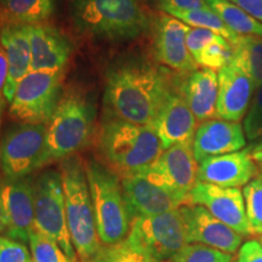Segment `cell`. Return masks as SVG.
Listing matches in <instances>:
<instances>
[{
  "mask_svg": "<svg viewBox=\"0 0 262 262\" xmlns=\"http://www.w3.org/2000/svg\"><path fill=\"white\" fill-rule=\"evenodd\" d=\"M231 66L238 68L250 78L256 91L262 86V38L239 37L233 44Z\"/></svg>",
  "mask_w": 262,
  "mask_h": 262,
  "instance_id": "d4e9b609",
  "label": "cell"
},
{
  "mask_svg": "<svg viewBox=\"0 0 262 262\" xmlns=\"http://www.w3.org/2000/svg\"><path fill=\"white\" fill-rule=\"evenodd\" d=\"M232 254L203 244H187L169 262H231Z\"/></svg>",
  "mask_w": 262,
  "mask_h": 262,
  "instance_id": "1f68e13d",
  "label": "cell"
},
{
  "mask_svg": "<svg viewBox=\"0 0 262 262\" xmlns=\"http://www.w3.org/2000/svg\"><path fill=\"white\" fill-rule=\"evenodd\" d=\"M219 96L216 103L217 119L239 123L247 116L255 89L250 78L228 64L217 72Z\"/></svg>",
  "mask_w": 262,
  "mask_h": 262,
  "instance_id": "d6986e66",
  "label": "cell"
},
{
  "mask_svg": "<svg viewBox=\"0 0 262 262\" xmlns=\"http://www.w3.org/2000/svg\"><path fill=\"white\" fill-rule=\"evenodd\" d=\"M5 233V224H4V214H3L2 201H0V234Z\"/></svg>",
  "mask_w": 262,
  "mask_h": 262,
  "instance_id": "60d3db41",
  "label": "cell"
},
{
  "mask_svg": "<svg viewBox=\"0 0 262 262\" xmlns=\"http://www.w3.org/2000/svg\"><path fill=\"white\" fill-rule=\"evenodd\" d=\"M48 124H19L0 141V168L5 179L28 178L48 164Z\"/></svg>",
  "mask_w": 262,
  "mask_h": 262,
  "instance_id": "52a82bcc",
  "label": "cell"
},
{
  "mask_svg": "<svg viewBox=\"0 0 262 262\" xmlns=\"http://www.w3.org/2000/svg\"><path fill=\"white\" fill-rule=\"evenodd\" d=\"M198 166L193 142L178 143L164 149L152 166L141 175L189 204V194L198 182Z\"/></svg>",
  "mask_w": 262,
  "mask_h": 262,
  "instance_id": "8fae6325",
  "label": "cell"
},
{
  "mask_svg": "<svg viewBox=\"0 0 262 262\" xmlns=\"http://www.w3.org/2000/svg\"><path fill=\"white\" fill-rule=\"evenodd\" d=\"M166 14L172 16V17L180 19L183 24L188 25L193 28H203L209 29V31L217 33L219 35L224 37L226 40H228L232 45L235 44L241 35H237L234 32H232L225 22L222 21L214 10L209 8L208 5L201 9L193 10H178L171 8H162Z\"/></svg>",
  "mask_w": 262,
  "mask_h": 262,
  "instance_id": "484cf974",
  "label": "cell"
},
{
  "mask_svg": "<svg viewBox=\"0 0 262 262\" xmlns=\"http://www.w3.org/2000/svg\"><path fill=\"white\" fill-rule=\"evenodd\" d=\"M196 118L180 93L172 91L150 124L162 142L163 148L168 149L173 145L193 142L196 126Z\"/></svg>",
  "mask_w": 262,
  "mask_h": 262,
  "instance_id": "ac0fdd59",
  "label": "cell"
},
{
  "mask_svg": "<svg viewBox=\"0 0 262 262\" xmlns=\"http://www.w3.org/2000/svg\"><path fill=\"white\" fill-rule=\"evenodd\" d=\"M0 262H32L31 251L24 243L0 235Z\"/></svg>",
  "mask_w": 262,
  "mask_h": 262,
  "instance_id": "836d02e7",
  "label": "cell"
},
{
  "mask_svg": "<svg viewBox=\"0 0 262 262\" xmlns=\"http://www.w3.org/2000/svg\"><path fill=\"white\" fill-rule=\"evenodd\" d=\"M189 204L204 206L238 234H250L244 195L239 188H225L210 183L196 182L189 194Z\"/></svg>",
  "mask_w": 262,
  "mask_h": 262,
  "instance_id": "4fadbf2b",
  "label": "cell"
},
{
  "mask_svg": "<svg viewBox=\"0 0 262 262\" xmlns=\"http://www.w3.org/2000/svg\"><path fill=\"white\" fill-rule=\"evenodd\" d=\"M237 262H262V245L257 241H249L242 245Z\"/></svg>",
  "mask_w": 262,
  "mask_h": 262,
  "instance_id": "d590c367",
  "label": "cell"
},
{
  "mask_svg": "<svg viewBox=\"0 0 262 262\" xmlns=\"http://www.w3.org/2000/svg\"><path fill=\"white\" fill-rule=\"evenodd\" d=\"M93 262H162L125 238L114 245H102Z\"/></svg>",
  "mask_w": 262,
  "mask_h": 262,
  "instance_id": "83f0119b",
  "label": "cell"
},
{
  "mask_svg": "<svg viewBox=\"0 0 262 262\" xmlns=\"http://www.w3.org/2000/svg\"><path fill=\"white\" fill-rule=\"evenodd\" d=\"M222 38L217 33L209 31V29L203 28H193L189 27L187 38H186V42H187V48L193 58H195L201 54L203 49L210 45L219 39Z\"/></svg>",
  "mask_w": 262,
  "mask_h": 262,
  "instance_id": "e575fe53",
  "label": "cell"
},
{
  "mask_svg": "<svg viewBox=\"0 0 262 262\" xmlns=\"http://www.w3.org/2000/svg\"><path fill=\"white\" fill-rule=\"evenodd\" d=\"M63 71L29 72L19 81L9 112L22 124H48L61 98Z\"/></svg>",
  "mask_w": 262,
  "mask_h": 262,
  "instance_id": "ba28073f",
  "label": "cell"
},
{
  "mask_svg": "<svg viewBox=\"0 0 262 262\" xmlns=\"http://www.w3.org/2000/svg\"><path fill=\"white\" fill-rule=\"evenodd\" d=\"M77 28L90 37L130 40L148 28V17L140 0H73Z\"/></svg>",
  "mask_w": 262,
  "mask_h": 262,
  "instance_id": "277c9868",
  "label": "cell"
},
{
  "mask_svg": "<svg viewBox=\"0 0 262 262\" xmlns=\"http://www.w3.org/2000/svg\"><path fill=\"white\" fill-rule=\"evenodd\" d=\"M247 145L244 127L239 123L222 119L203 122L193 139V152L198 164L209 157L242 150Z\"/></svg>",
  "mask_w": 262,
  "mask_h": 262,
  "instance_id": "ffe728a7",
  "label": "cell"
},
{
  "mask_svg": "<svg viewBox=\"0 0 262 262\" xmlns=\"http://www.w3.org/2000/svg\"><path fill=\"white\" fill-rule=\"evenodd\" d=\"M171 8L178 10H193L206 6L205 0H162L160 8Z\"/></svg>",
  "mask_w": 262,
  "mask_h": 262,
  "instance_id": "f35d334b",
  "label": "cell"
},
{
  "mask_svg": "<svg viewBox=\"0 0 262 262\" xmlns=\"http://www.w3.org/2000/svg\"><path fill=\"white\" fill-rule=\"evenodd\" d=\"M122 186L131 221L135 217L164 214L186 205L185 201L142 175L124 178Z\"/></svg>",
  "mask_w": 262,
  "mask_h": 262,
  "instance_id": "e0dca14e",
  "label": "cell"
},
{
  "mask_svg": "<svg viewBox=\"0 0 262 262\" xmlns=\"http://www.w3.org/2000/svg\"><path fill=\"white\" fill-rule=\"evenodd\" d=\"M258 173V168L249 148L224 156L209 157L199 163L196 181L225 188L248 185Z\"/></svg>",
  "mask_w": 262,
  "mask_h": 262,
  "instance_id": "2e32d148",
  "label": "cell"
},
{
  "mask_svg": "<svg viewBox=\"0 0 262 262\" xmlns=\"http://www.w3.org/2000/svg\"><path fill=\"white\" fill-rule=\"evenodd\" d=\"M172 91L165 70L146 62H126L107 73L103 102L111 118L150 126Z\"/></svg>",
  "mask_w": 262,
  "mask_h": 262,
  "instance_id": "6da1fadb",
  "label": "cell"
},
{
  "mask_svg": "<svg viewBox=\"0 0 262 262\" xmlns=\"http://www.w3.org/2000/svg\"><path fill=\"white\" fill-rule=\"evenodd\" d=\"M32 262H33V261H32Z\"/></svg>",
  "mask_w": 262,
  "mask_h": 262,
  "instance_id": "ee69618b",
  "label": "cell"
},
{
  "mask_svg": "<svg viewBox=\"0 0 262 262\" xmlns=\"http://www.w3.org/2000/svg\"><path fill=\"white\" fill-rule=\"evenodd\" d=\"M250 234L262 235V180L254 179L243 189Z\"/></svg>",
  "mask_w": 262,
  "mask_h": 262,
  "instance_id": "f546056e",
  "label": "cell"
},
{
  "mask_svg": "<svg viewBox=\"0 0 262 262\" xmlns=\"http://www.w3.org/2000/svg\"><path fill=\"white\" fill-rule=\"evenodd\" d=\"M232 57H233V45L222 37L203 49L194 61L198 66L219 72L231 63Z\"/></svg>",
  "mask_w": 262,
  "mask_h": 262,
  "instance_id": "4dcf8cb0",
  "label": "cell"
},
{
  "mask_svg": "<svg viewBox=\"0 0 262 262\" xmlns=\"http://www.w3.org/2000/svg\"><path fill=\"white\" fill-rule=\"evenodd\" d=\"M127 239L158 260H170L187 242V228L181 209L155 216L135 217Z\"/></svg>",
  "mask_w": 262,
  "mask_h": 262,
  "instance_id": "30bf717a",
  "label": "cell"
},
{
  "mask_svg": "<svg viewBox=\"0 0 262 262\" xmlns=\"http://www.w3.org/2000/svg\"><path fill=\"white\" fill-rule=\"evenodd\" d=\"M8 60H6V55L4 49H3L2 41H0V123H2L3 111H4V101H5V86L6 81H8Z\"/></svg>",
  "mask_w": 262,
  "mask_h": 262,
  "instance_id": "8d00e7d4",
  "label": "cell"
},
{
  "mask_svg": "<svg viewBox=\"0 0 262 262\" xmlns=\"http://www.w3.org/2000/svg\"><path fill=\"white\" fill-rule=\"evenodd\" d=\"M257 175H258V179L262 180V164L260 166H258V173H257Z\"/></svg>",
  "mask_w": 262,
  "mask_h": 262,
  "instance_id": "7bdbcfd3",
  "label": "cell"
},
{
  "mask_svg": "<svg viewBox=\"0 0 262 262\" xmlns=\"http://www.w3.org/2000/svg\"><path fill=\"white\" fill-rule=\"evenodd\" d=\"M250 153H251V157H253V159L255 160V163H257L258 165H261L262 164V150L261 152H250Z\"/></svg>",
  "mask_w": 262,
  "mask_h": 262,
  "instance_id": "b9f144b4",
  "label": "cell"
},
{
  "mask_svg": "<svg viewBox=\"0 0 262 262\" xmlns=\"http://www.w3.org/2000/svg\"><path fill=\"white\" fill-rule=\"evenodd\" d=\"M84 165L100 242L103 245L120 243L131 227L122 181L113 170L96 160H89Z\"/></svg>",
  "mask_w": 262,
  "mask_h": 262,
  "instance_id": "5b68a950",
  "label": "cell"
},
{
  "mask_svg": "<svg viewBox=\"0 0 262 262\" xmlns=\"http://www.w3.org/2000/svg\"><path fill=\"white\" fill-rule=\"evenodd\" d=\"M189 26L168 14L158 18L155 38V56L159 63L179 73H192L198 64L187 48Z\"/></svg>",
  "mask_w": 262,
  "mask_h": 262,
  "instance_id": "9a60e30c",
  "label": "cell"
},
{
  "mask_svg": "<svg viewBox=\"0 0 262 262\" xmlns=\"http://www.w3.org/2000/svg\"><path fill=\"white\" fill-rule=\"evenodd\" d=\"M179 93L198 122L215 118L219 96V78L215 71L203 68L188 73L180 85Z\"/></svg>",
  "mask_w": 262,
  "mask_h": 262,
  "instance_id": "603a6c76",
  "label": "cell"
},
{
  "mask_svg": "<svg viewBox=\"0 0 262 262\" xmlns=\"http://www.w3.org/2000/svg\"><path fill=\"white\" fill-rule=\"evenodd\" d=\"M0 201L6 235L19 243H28L34 229V181L29 176L2 180Z\"/></svg>",
  "mask_w": 262,
  "mask_h": 262,
  "instance_id": "7c38bea8",
  "label": "cell"
},
{
  "mask_svg": "<svg viewBox=\"0 0 262 262\" xmlns=\"http://www.w3.org/2000/svg\"><path fill=\"white\" fill-rule=\"evenodd\" d=\"M0 41L8 60V81L5 100L10 103L19 81L31 72V40L29 26L0 25Z\"/></svg>",
  "mask_w": 262,
  "mask_h": 262,
  "instance_id": "7402d4cb",
  "label": "cell"
},
{
  "mask_svg": "<svg viewBox=\"0 0 262 262\" xmlns=\"http://www.w3.org/2000/svg\"><path fill=\"white\" fill-rule=\"evenodd\" d=\"M29 249H31L33 262H74L62 250L54 239L33 229L29 235Z\"/></svg>",
  "mask_w": 262,
  "mask_h": 262,
  "instance_id": "f1b7e54d",
  "label": "cell"
},
{
  "mask_svg": "<svg viewBox=\"0 0 262 262\" xmlns=\"http://www.w3.org/2000/svg\"><path fill=\"white\" fill-rule=\"evenodd\" d=\"M95 104L86 95L68 90L48 123V163L63 160L84 148L94 133Z\"/></svg>",
  "mask_w": 262,
  "mask_h": 262,
  "instance_id": "8992f818",
  "label": "cell"
},
{
  "mask_svg": "<svg viewBox=\"0 0 262 262\" xmlns=\"http://www.w3.org/2000/svg\"><path fill=\"white\" fill-rule=\"evenodd\" d=\"M244 133L250 142L262 139V86L255 91L251 104L244 118Z\"/></svg>",
  "mask_w": 262,
  "mask_h": 262,
  "instance_id": "d6a6232c",
  "label": "cell"
},
{
  "mask_svg": "<svg viewBox=\"0 0 262 262\" xmlns=\"http://www.w3.org/2000/svg\"><path fill=\"white\" fill-rule=\"evenodd\" d=\"M187 228L188 244H203L233 254L242 244V235L216 219L204 206L186 204L181 208Z\"/></svg>",
  "mask_w": 262,
  "mask_h": 262,
  "instance_id": "5bb4252c",
  "label": "cell"
},
{
  "mask_svg": "<svg viewBox=\"0 0 262 262\" xmlns=\"http://www.w3.org/2000/svg\"><path fill=\"white\" fill-rule=\"evenodd\" d=\"M31 40V72L63 71L72 55V44L51 26H29Z\"/></svg>",
  "mask_w": 262,
  "mask_h": 262,
  "instance_id": "44dd1931",
  "label": "cell"
},
{
  "mask_svg": "<svg viewBox=\"0 0 262 262\" xmlns=\"http://www.w3.org/2000/svg\"><path fill=\"white\" fill-rule=\"evenodd\" d=\"M262 24V0H229Z\"/></svg>",
  "mask_w": 262,
  "mask_h": 262,
  "instance_id": "74e56055",
  "label": "cell"
},
{
  "mask_svg": "<svg viewBox=\"0 0 262 262\" xmlns=\"http://www.w3.org/2000/svg\"><path fill=\"white\" fill-rule=\"evenodd\" d=\"M97 147L106 162L123 178L143 173L164 150L152 127L116 118H108L101 124Z\"/></svg>",
  "mask_w": 262,
  "mask_h": 262,
  "instance_id": "7a4b0ae2",
  "label": "cell"
},
{
  "mask_svg": "<svg viewBox=\"0 0 262 262\" xmlns=\"http://www.w3.org/2000/svg\"><path fill=\"white\" fill-rule=\"evenodd\" d=\"M34 228L54 239L64 254L77 262V251L68 229L62 179L58 171L48 170L34 181Z\"/></svg>",
  "mask_w": 262,
  "mask_h": 262,
  "instance_id": "9c48e42d",
  "label": "cell"
},
{
  "mask_svg": "<svg viewBox=\"0 0 262 262\" xmlns=\"http://www.w3.org/2000/svg\"><path fill=\"white\" fill-rule=\"evenodd\" d=\"M66 215L72 243L81 262H93L101 247L85 165L78 156L63 159L60 165Z\"/></svg>",
  "mask_w": 262,
  "mask_h": 262,
  "instance_id": "3957f363",
  "label": "cell"
},
{
  "mask_svg": "<svg viewBox=\"0 0 262 262\" xmlns=\"http://www.w3.org/2000/svg\"><path fill=\"white\" fill-rule=\"evenodd\" d=\"M205 4L220 16L225 25L241 37H261L262 24L229 0H205Z\"/></svg>",
  "mask_w": 262,
  "mask_h": 262,
  "instance_id": "4316f807",
  "label": "cell"
},
{
  "mask_svg": "<svg viewBox=\"0 0 262 262\" xmlns=\"http://www.w3.org/2000/svg\"><path fill=\"white\" fill-rule=\"evenodd\" d=\"M250 149V152H261L262 150V139H260L256 142H254L253 145H250L248 147Z\"/></svg>",
  "mask_w": 262,
  "mask_h": 262,
  "instance_id": "ab89813d",
  "label": "cell"
},
{
  "mask_svg": "<svg viewBox=\"0 0 262 262\" xmlns=\"http://www.w3.org/2000/svg\"><path fill=\"white\" fill-rule=\"evenodd\" d=\"M54 10L55 0H0V25H40Z\"/></svg>",
  "mask_w": 262,
  "mask_h": 262,
  "instance_id": "cb8c5ba5",
  "label": "cell"
}]
</instances>
